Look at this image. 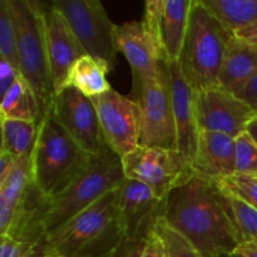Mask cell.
Here are the masks:
<instances>
[{
    "mask_svg": "<svg viewBox=\"0 0 257 257\" xmlns=\"http://www.w3.org/2000/svg\"><path fill=\"white\" fill-rule=\"evenodd\" d=\"M235 175L257 177V143L247 132L236 138Z\"/></svg>",
    "mask_w": 257,
    "mask_h": 257,
    "instance_id": "cell-28",
    "label": "cell"
},
{
    "mask_svg": "<svg viewBox=\"0 0 257 257\" xmlns=\"http://www.w3.org/2000/svg\"><path fill=\"white\" fill-rule=\"evenodd\" d=\"M201 3L231 34L257 22V0H201Z\"/></svg>",
    "mask_w": 257,
    "mask_h": 257,
    "instance_id": "cell-22",
    "label": "cell"
},
{
    "mask_svg": "<svg viewBox=\"0 0 257 257\" xmlns=\"http://www.w3.org/2000/svg\"><path fill=\"white\" fill-rule=\"evenodd\" d=\"M257 75V45L232 35L218 74V87L237 94Z\"/></svg>",
    "mask_w": 257,
    "mask_h": 257,
    "instance_id": "cell-19",
    "label": "cell"
},
{
    "mask_svg": "<svg viewBox=\"0 0 257 257\" xmlns=\"http://www.w3.org/2000/svg\"><path fill=\"white\" fill-rule=\"evenodd\" d=\"M226 208L230 215L232 225L240 237V242H256L257 243V210L243 202L235 196L222 192Z\"/></svg>",
    "mask_w": 257,
    "mask_h": 257,
    "instance_id": "cell-24",
    "label": "cell"
},
{
    "mask_svg": "<svg viewBox=\"0 0 257 257\" xmlns=\"http://www.w3.org/2000/svg\"><path fill=\"white\" fill-rule=\"evenodd\" d=\"M192 167L196 175L216 181L236 173V138L201 131Z\"/></svg>",
    "mask_w": 257,
    "mask_h": 257,
    "instance_id": "cell-18",
    "label": "cell"
},
{
    "mask_svg": "<svg viewBox=\"0 0 257 257\" xmlns=\"http://www.w3.org/2000/svg\"><path fill=\"white\" fill-rule=\"evenodd\" d=\"M246 132H247L248 135L251 136V138L257 143V115L248 123L247 128H246Z\"/></svg>",
    "mask_w": 257,
    "mask_h": 257,
    "instance_id": "cell-37",
    "label": "cell"
},
{
    "mask_svg": "<svg viewBox=\"0 0 257 257\" xmlns=\"http://www.w3.org/2000/svg\"><path fill=\"white\" fill-rule=\"evenodd\" d=\"M42 12L50 74L55 93H58L64 88L70 68L79 58L87 54L63 15L52 3H42Z\"/></svg>",
    "mask_w": 257,
    "mask_h": 257,
    "instance_id": "cell-15",
    "label": "cell"
},
{
    "mask_svg": "<svg viewBox=\"0 0 257 257\" xmlns=\"http://www.w3.org/2000/svg\"><path fill=\"white\" fill-rule=\"evenodd\" d=\"M124 177L145 183L160 198H167L196 175L192 165L177 150L138 147L122 158Z\"/></svg>",
    "mask_w": 257,
    "mask_h": 257,
    "instance_id": "cell-8",
    "label": "cell"
},
{
    "mask_svg": "<svg viewBox=\"0 0 257 257\" xmlns=\"http://www.w3.org/2000/svg\"><path fill=\"white\" fill-rule=\"evenodd\" d=\"M167 198H160L145 183L123 178L118 187V220L124 240H147L165 216Z\"/></svg>",
    "mask_w": 257,
    "mask_h": 257,
    "instance_id": "cell-12",
    "label": "cell"
},
{
    "mask_svg": "<svg viewBox=\"0 0 257 257\" xmlns=\"http://www.w3.org/2000/svg\"><path fill=\"white\" fill-rule=\"evenodd\" d=\"M52 109L60 124L88 155H99L109 148L103 137L92 98L75 88L65 87L55 93Z\"/></svg>",
    "mask_w": 257,
    "mask_h": 257,
    "instance_id": "cell-11",
    "label": "cell"
},
{
    "mask_svg": "<svg viewBox=\"0 0 257 257\" xmlns=\"http://www.w3.org/2000/svg\"><path fill=\"white\" fill-rule=\"evenodd\" d=\"M141 257H165L163 247L158 238L151 233L150 237L146 241V246L143 248V252Z\"/></svg>",
    "mask_w": 257,
    "mask_h": 257,
    "instance_id": "cell-33",
    "label": "cell"
},
{
    "mask_svg": "<svg viewBox=\"0 0 257 257\" xmlns=\"http://www.w3.org/2000/svg\"><path fill=\"white\" fill-rule=\"evenodd\" d=\"M232 35L201 0H193L178 64L196 94L218 87V74Z\"/></svg>",
    "mask_w": 257,
    "mask_h": 257,
    "instance_id": "cell-4",
    "label": "cell"
},
{
    "mask_svg": "<svg viewBox=\"0 0 257 257\" xmlns=\"http://www.w3.org/2000/svg\"><path fill=\"white\" fill-rule=\"evenodd\" d=\"M108 147L122 160L140 147L141 109L132 98L115 90L92 98Z\"/></svg>",
    "mask_w": 257,
    "mask_h": 257,
    "instance_id": "cell-10",
    "label": "cell"
},
{
    "mask_svg": "<svg viewBox=\"0 0 257 257\" xmlns=\"http://www.w3.org/2000/svg\"><path fill=\"white\" fill-rule=\"evenodd\" d=\"M233 35L240 38V39H243L246 40V42L252 43V44L257 45V22L248 25V27L243 28V29L238 30V32Z\"/></svg>",
    "mask_w": 257,
    "mask_h": 257,
    "instance_id": "cell-35",
    "label": "cell"
},
{
    "mask_svg": "<svg viewBox=\"0 0 257 257\" xmlns=\"http://www.w3.org/2000/svg\"><path fill=\"white\" fill-rule=\"evenodd\" d=\"M2 119H17L39 124L42 119L39 102L32 85L19 75L14 84L2 97Z\"/></svg>",
    "mask_w": 257,
    "mask_h": 257,
    "instance_id": "cell-21",
    "label": "cell"
},
{
    "mask_svg": "<svg viewBox=\"0 0 257 257\" xmlns=\"http://www.w3.org/2000/svg\"><path fill=\"white\" fill-rule=\"evenodd\" d=\"M38 243L18 241L9 236L0 237V257H35Z\"/></svg>",
    "mask_w": 257,
    "mask_h": 257,
    "instance_id": "cell-29",
    "label": "cell"
},
{
    "mask_svg": "<svg viewBox=\"0 0 257 257\" xmlns=\"http://www.w3.org/2000/svg\"><path fill=\"white\" fill-rule=\"evenodd\" d=\"M9 10L17 37L20 73L34 89L43 118L52 108L55 90L48 59L42 3L9 0Z\"/></svg>",
    "mask_w": 257,
    "mask_h": 257,
    "instance_id": "cell-6",
    "label": "cell"
},
{
    "mask_svg": "<svg viewBox=\"0 0 257 257\" xmlns=\"http://www.w3.org/2000/svg\"><path fill=\"white\" fill-rule=\"evenodd\" d=\"M165 217L203 257L233 253L241 243L221 191L198 175L171 191Z\"/></svg>",
    "mask_w": 257,
    "mask_h": 257,
    "instance_id": "cell-1",
    "label": "cell"
},
{
    "mask_svg": "<svg viewBox=\"0 0 257 257\" xmlns=\"http://www.w3.org/2000/svg\"><path fill=\"white\" fill-rule=\"evenodd\" d=\"M132 99L138 103L141 109V147L177 150V133L166 60L161 62L155 75L133 87Z\"/></svg>",
    "mask_w": 257,
    "mask_h": 257,
    "instance_id": "cell-7",
    "label": "cell"
},
{
    "mask_svg": "<svg viewBox=\"0 0 257 257\" xmlns=\"http://www.w3.org/2000/svg\"><path fill=\"white\" fill-rule=\"evenodd\" d=\"M33 151V181L44 198L59 193L89 161L90 155L64 130L50 108L39 122Z\"/></svg>",
    "mask_w": 257,
    "mask_h": 257,
    "instance_id": "cell-5",
    "label": "cell"
},
{
    "mask_svg": "<svg viewBox=\"0 0 257 257\" xmlns=\"http://www.w3.org/2000/svg\"><path fill=\"white\" fill-rule=\"evenodd\" d=\"M193 0H147L145 3V24L156 38L162 50L163 59L175 63L188 29Z\"/></svg>",
    "mask_w": 257,
    "mask_h": 257,
    "instance_id": "cell-14",
    "label": "cell"
},
{
    "mask_svg": "<svg viewBox=\"0 0 257 257\" xmlns=\"http://www.w3.org/2000/svg\"><path fill=\"white\" fill-rule=\"evenodd\" d=\"M233 255H235V257H242V256H240V255H237V253H233Z\"/></svg>",
    "mask_w": 257,
    "mask_h": 257,
    "instance_id": "cell-40",
    "label": "cell"
},
{
    "mask_svg": "<svg viewBox=\"0 0 257 257\" xmlns=\"http://www.w3.org/2000/svg\"><path fill=\"white\" fill-rule=\"evenodd\" d=\"M19 75H22L19 70L15 69L12 64L5 60L0 59V95L2 97L14 84Z\"/></svg>",
    "mask_w": 257,
    "mask_h": 257,
    "instance_id": "cell-31",
    "label": "cell"
},
{
    "mask_svg": "<svg viewBox=\"0 0 257 257\" xmlns=\"http://www.w3.org/2000/svg\"><path fill=\"white\" fill-rule=\"evenodd\" d=\"M236 95H237L238 98H241L243 102L247 103L248 105H251L253 109H256L257 108V75L255 78H252V79L245 85V88H243L241 92H238Z\"/></svg>",
    "mask_w": 257,
    "mask_h": 257,
    "instance_id": "cell-32",
    "label": "cell"
},
{
    "mask_svg": "<svg viewBox=\"0 0 257 257\" xmlns=\"http://www.w3.org/2000/svg\"><path fill=\"white\" fill-rule=\"evenodd\" d=\"M124 240L118 220V188L45 236L37 256L108 257Z\"/></svg>",
    "mask_w": 257,
    "mask_h": 257,
    "instance_id": "cell-3",
    "label": "cell"
},
{
    "mask_svg": "<svg viewBox=\"0 0 257 257\" xmlns=\"http://www.w3.org/2000/svg\"><path fill=\"white\" fill-rule=\"evenodd\" d=\"M255 112H256V115H257V108L255 109Z\"/></svg>",
    "mask_w": 257,
    "mask_h": 257,
    "instance_id": "cell-41",
    "label": "cell"
},
{
    "mask_svg": "<svg viewBox=\"0 0 257 257\" xmlns=\"http://www.w3.org/2000/svg\"><path fill=\"white\" fill-rule=\"evenodd\" d=\"M53 7L63 15L84 53L113 67L117 48L115 24L98 0H54Z\"/></svg>",
    "mask_w": 257,
    "mask_h": 257,
    "instance_id": "cell-9",
    "label": "cell"
},
{
    "mask_svg": "<svg viewBox=\"0 0 257 257\" xmlns=\"http://www.w3.org/2000/svg\"><path fill=\"white\" fill-rule=\"evenodd\" d=\"M114 43L117 52L127 59L133 75V87L157 73L163 59L162 50L143 20L115 25Z\"/></svg>",
    "mask_w": 257,
    "mask_h": 257,
    "instance_id": "cell-16",
    "label": "cell"
},
{
    "mask_svg": "<svg viewBox=\"0 0 257 257\" xmlns=\"http://www.w3.org/2000/svg\"><path fill=\"white\" fill-rule=\"evenodd\" d=\"M213 182L220 191L240 198L257 210V177L233 175Z\"/></svg>",
    "mask_w": 257,
    "mask_h": 257,
    "instance_id": "cell-27",
    "label": "cell"
},
{
    "mask_svg": "<svg viewBox=\"0 0 257 257\" xmlns=\"http://www.w3.org/2000/svg\"><path fill=\"white\" fill-rule=\"evenodd\" d=\"M112 69L107 62L90 55H83L69 70L65 87H73L89 98L98 97L112 89L107 74Z\"/></svg>",
    "mask_w": 257,
    "mask_h": 257,
    "instance_id": "cell-20",
    "label": "cell"
},
{
    "mask_svg": "<svg viewBox=\"0 0 257 257\" xmlns=\"http://www.w3.org/2000/svg\"><path fill=\"white\" fill-rule=\"evenodd\" d=\"M37 123L2 119V150L15 157H32L38 138Z\"/></svg>",
    "mask_w": 257,
    "mask_h": 257,
    "instance_id": "cell-23",
    "label": "cell"
},
{
    "mask_svg": "<svg viewBox=\"0 0 257 257\" xmlns=\"http://www.w3.org/2000/svg\"><path fill=\"white\" fill-rule=\"evenodd\" d=\"M167 68L177 133V150L192 165L201 132L196 110V93L183 77L178 62L167 63Z\"/></svg>",
    "mask_w": 257,
    "mask_h": 257,
    "instance_id": "cell-17",
    "label": "cell"
},
{
    "mask_svg": "<svg viewBox=\"0 0 257 257\" xmlns=\"http://www.w3.org/2000/svg\"><path fill=\"white\" fill-rule=\"evenodd\" d=\"M123 178L122 160L110 148L90 156L87 165L59 193L43 198L35 217L40 241L119 187Z\"/></svg>",
    "mask_w": 257,
    "mask_h": 257,
    "instance_id": "cell-2",
    "label": "cell"
},
{
    "mask_svg": "<svg viewBox=\"0 0 257 257\" xmlns=\"http://www.w3.org/2000/svg\"><path fill=\"white\" fill-rule=\"evenodd\" d=\"M215 257H235L233 253H228V255H220V256H215Z\"/></svg>",
    "mask_w": 257,
    "mask_h": 257,
    "instance_id": "cell-38",
    "label": "cell"
},
{
    "mask_svg": "<svg viewBox=\"0 0 257 257\" xmlns=\"http://www.w3.org/2000/svg\"><path fill=\"white\" fill-rule=\"evenodd\" d=\"M0 59L8 62L20 72L17 37L10 15L9 0H0Z\"/></svg>",
    "mask_w": 257,
    "mask_h": 257,
    "instance_id": "cell-26",
    "label": "cell"
},
{
    "mask_svg": "<svg viewBox=\"0 0 257 257\" xmlns=\"http://www.w3.org/2000/svg\"><path fill=\"white\" fill-rule=\"evenodd\" d=\"M233 253L242 257H257V243L256 242H242L237 246Z\"/></svg>",
    "mask_w": 257,
    "mask_h": 257,
    "instance_id": "cell-36",
    "label": "cell"
},
{
    "mask_svg": "<svg viewBox=\"0 0 257 257\" xmlns=\"http://www.w3.org/2000/svg\"><path fill=\"white\" fill-rule=\"evenodd\" d=\"M38 257H63V256H38Z\"/></svg>",
    "mask_w": 257,
    "mask_h": 257,
    "instance_id": "cell-39",
    "label": "cell"
},
{
    "mask_svg": "<svg viewBox=\"0 0 257 257\" xmlns=\"http://www.w3.org/2000/svg\"><path fill=\"white\" fill-rule=\"evenodd\" d=\"M152 235L162 245L165 257H203L187 237L170 225L165 216L157 221Z\"/></svg>",
    "mask_w": 257,
    "mask_h": 257,
    "instance_id": "cell-25",
    "label": "cell"
},
{
    "mask_svg": "<svg viewBox=\"0 0 257 257\" xmlns=\"http://www.w3.org/2000/svg\"><path fill=\"white\" fill-rule=\"evenodd\" d=\"M17 160L18 157H15V156L4 152V151H0V182H3L9 176Z\"/></svg>",
    "mask_w": 257,
    "mask_h": 257,
    "instance_id": "cell-34",
    "label": "cell"
},
{
    "mask_svg": "<svg viewBox=\"0 0 257 257\" xmlns=\"http://www.w3.org/2000/svg\"><path fill=\"white\" fill-rule=\"evenodd\" d=\"M147 240H123L108 257H141Z\"/></svg>",
    "mask_w": 257,
    "mask_h": 257,
    "instance_id": "cell-30",
    "label": "cell"
},
{
    "mask_svg": "<svg viewBox=\"0 0 257 257\" xmlns=\"http://www.w3.org/2000/svg\"><path fill=\"white\" fill-rule=\"evenodd\" d=\"M196 110L201 131L220 132L237 138L256 117L251 105L221 87L196 94Z\"/></svg>",
    "mask_w": 257,
    "mask_h": 257,
    "instance_id": "cell-13",
    "label": "cell"
}]
</instances>
